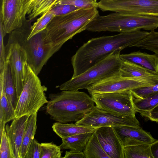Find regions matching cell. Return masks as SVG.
Listing matches in <instances>:
<instances>
[{
	"instance_id": "cell-20",
	"label": "cell",
	"mask_w": 158,
	"mask_h": 158,
	"mask_svg": "<svg viewBox=\"0 0 158 158\" xmlns=\"http://www.w3.org/2000/svg\"><path fill=\"white\" fill-rule=\"evenodd\" d=\"M93 133L80 134L61 139L62 143L60 145L61 149L83 152Z\"/></svg>"
},
{
	"instance_id": "cell-34",
	"label": "cell",
	"mask_w": 158,
	"mask_h": 158,
	"mask_svg": "<svg viewBox=\"0 0 158 158\" xmlns=\"http://www.w3.org/2000/svg\"><path fill=\"white\" fill-rule=\"evenodd\" d=\"M41 144L35 138L30 144L25 158H40Z\"/></svg>"
},
{
	"instance_id": "cell-17",
	"label": "cell",
	"mask_w": 158,
	"mask_h": 158,
	"mask_svg": "<svg viewBox=\"0 0 158 158\" xmlns=\"http://www.w3.org/2000/svg\"><path fill=\"white\" fill-rule=\"evenodd\" d=\"M120 57L122 61L139 65L158 74V56L156 54H149L139 51L120 54Z\"/></svg>"
},
{
	"instance_id": "cell-15",
	"label": "cell",
	"mask_w": 158,
	"mask_h": 158,
	"mask_svg": "<svg viewBox=\"0 0 158 158\" xmlns=\"http://www.w3.org/2000/svg\"><path fill=\"white\" fill-rule=\"evenodd\" d=\"M30 116L27 115L15 118L10 125H5V130L11 144L13 158H21V147Z\"/></svg>"
},
{
	"instance_id": "cell-9",
	"label": "cell",
	"mask_w": 158,
	"mask_h": 158,
	"mask_svg": "<svg viewBox=\"0 0 158 158\" xmlns=\"http://www.w3.org/2000/svg\"><path fill=\"white\" fill-rule=\"evenodd\" d=\"M98 7L103 11L158 16V0H100Z\"/></svg>"
},
{
	"instance_id": "cell-35",
	"label": "cell",
	"mask_w": 158,
	"mask_h": 158,
	"mask_svg": "<svg viewBox=\"0 0 158 158\" xmlns=\"http://www.w3.org/2000/svg\"><path fill=\"white\" fill-rule=\"evenodd\" d=\"M79 8L69 5H61L54 6L50 11L55 15H64L76 10Z\"/></svg>"
},
{
	"instance_id": "cell-18",
	"label": "cell",
	"mask_w": 158,
	"mask_h": 158,
	"mask_svg": "<svg viewBox=\"0 0 158 158\" xmlns=\"http://www.w3.org/2000/svg\"><path fill=\"white\" fill-rule=\"evenodd\" d=\"M0 134L5 129L6 124L15 118V111L5 91L3 72L0 74Z\"/></svg>"
},
{
	"instance_id": "cell-2",
	"label": "cell",
	"mask_w": 158,
	"mask_h": 158,
	"mask_svg": "<svg viewBox=\"0 0 158 158\" xmlns=\"http://www.w3.org/2000/svg\"><path fill=\"white\" fill-rule=\"evenodd\" d=\"M46 112L56 122L68 123L77 122L89 113L94 107L92 98L78 90H62L49 94Z\"/></svg>"
},
{
	"instance_id": "cell-30",
	"label": "cell",
	"mask_w": 158,
	"mask_h": 158,
	"mask_svg": "<svg viewBox=\"0 0 158 158\" xmlns=\"http://www.w3.org/2000/svg\"><path fill=\"white\" fill-rule=\"evenodd\" d=\"M98 0H59L55 6L69 5L79 8L87 7L98 8Z\"/></svg>"
},
{
	"instance_id": "cell-23",
	"label": "cell",
	"mask_w": 158,
	"mask_h": 158,
	"mask_svg": "<svg viewBox=\"0 0 158 158\" xmlns=\"http://www.w3.org/2000/svg\"><path fill=\"white\" fill-rule=\"evenodd\" d=\"M37 113L31 115L28 119L21 148V158H25L29 148L34 139L37 128Z\"/></svg>"
},
{
	"instance_id": "cell-7",
	"label": "cell",
	"mask_w": 158,
	"mask_h": 158,
	"mask_svg": "<svg viewBox=\"0 0 158 158\" xmlns=\"http://www.w3.org/2000/svg\"><path fill=\"white\" fill-rule=\"evenodd\" d=\"M6 60L10 65L19 99L24 85L28 64L26 52L11 32L5 46Z\"/></svg>"
},
{
	"instance_id": "cell-28",
	"label": "cell",
	"mask_w": 158,
	"mask_h": 158,
	"mask_svg": "<svg viewBox=\"0 0 158 158\" xmlns=\"http://www.w3.org/2000/svg\"><path fill=\"white\" fill-rule=\"evenodd\" d=\"M55 15L50 11L42 15L31 27V32L27 38L28 39L35 34L42 31L46 27Z\"/></svg>"
},
{
	"instance_id": "cell-32",
	"label": "cell",
	"mask_w": 158,
	"mask_h": 158,
	"mask_svg": "<svg viewBox=\"0 0 158 158\" xmlns=\"http://www.w3.org/2000/svg\"><path fill=\"white\" fill-rule=\"evenodd\" d=\"M131 91L134 98H143L158 91V83L135 88L131 90Z\"/></svg>"
},
{
	"instance_id": "cell-6",
	"label": "cell",
	"mask_w": 158,
	"mask_h": 158,
	"mask_svg": "<svg viewBox=\"0 0 158 158\" xmlns=\"http://www.w3.org/2000/svg\"><path fill=\"white\" fill-rule=\"evenodd\" d=\"M47 90V87L42 85L38 75L28 65L23 87L15 109V118L38 112L48 102L45 93Z\"/></svg>"
},
{
	"instance_id": "cell-8",
	"label": "cell",
	"mask_w": 158,
	"mask_h": 158,
	"mask_svg": "<svg viewBox=\"0 0 158 158\" xmlns=\"http://www.w3.org/2000/svg\"><path fill=\"white\" fill-rule=\"evenodd\" d=\"M91 95L99 109L122 115H135L136 112L131 90L95 93Z\"/></svg>"
},
{
	"instance_id": "cell-29",
	"label": "cell",
	"mask_w": 158,
	"mask_h": 158,
	"mask_svg": "<svg viewBox=\"0 0 158 158\" xmlns=\"http://www.w3.org/2000/svg\"><path fill=\"white\" fill-rule=\"evenodd\" d=\"M40 158H61L63 152L60 145L52 142L41 143Z\"/></svg>"
},
{
	"instance_id": "cell-26",
	"label": "cell",
	"mask_w": 158,
	"mask_h": 158,
	"mask_svg": "<svg viewBox=\"0 0 158 158\" xmlns=\"http://www.w3.org/2000/svg\"><path fill=\"white\" fill-rule=\"evenodd\" d=\"M85 158H110L103 149L94 132L83 151Z\"/></svg>"
},
{
	"instance_id": "cell-13",
	"label": "cell",
	"mask_w": 158,
	"mask_h": 158,
	"mask_svg": "<svg viewBox=\"0 0 158 158\" xmlns=\"http://www.w3.org/2000/svg\"><path fill=\"white\" fill-rule=\"evenodd\" d=\"M123 147L143 143H152L156 139L141 127L129 126L112 127Z\"/></svg>"
},
{
	"instance_id": "cell-27",
	"label": "cell",
	"mask_w": 158,
	"mask_h": 158,
	"mask_svg": "<svg viewBox=\"0 0 158 158\" xmlns=\"http://www.w3.org/2000/svg\"><path fill=\"white\" fill-rule=\"evenodd\" d=\"M133 47L149 50L158 56V32L154 30L151 31L147 36L138 42Z\"/></svg>"
},
{
	"instance_id": "cell-1",
	"label": "cell",
	"mask_w": 158,
	"mask_h": 158,
	"mask_svg": "<svg viewBox=\"0 0 158 158\" xmlns=\"http://www.w3.org/2000/svg\"><path fill=\"white\" fill-rule=\"evenodd\" d=\"M149 33L140 30L90 39L80 47L71 58L72 77L82 73L114 52H120L126 48L133 47Z\"/></svg>"
},
{
	"instance_id": "cell-31",
	"label": "cell",
	"mask_w": 158,
	"mask_h": 158,
	"mask_svg": "<svg viewBox=\"0 0 158 158\" xmlns=\"http://www.w3.org/2000/svg\"><path fill=\"white\" fill-rule=\"evenodd\" d=\"M0 158H13L10 142L5 129L0 135Z\"/></svg>"
},
{
	"instance_id": "cell-33",
	"label": "cell",
	"mask_w": 158,
	"mask_h": 158,
	"mask_svg": "<svg viewBox=\"0 0 158 158\" xmlns=\"http://www.w3.org/2000/svg\"><path fill=\"white\" fill-rule=\"evenodd\" d=\"M6 34L2 21L0 20V73L3 71L6 61L5 46L4 44V37Z\"/></svg>"
},
{
	"instance_id": "cell-36",
	"label": "cell",
	"mask_w": 158,
	"mask_h": 158,
	"mask_svg": "<svg viewBox=\"0 0 158 158\" xmlns=\"http://www.w3.org/2000/svg\"><path fill=\"white\" fill-rule=\"evenodd\" d=\"M63 158H85L83 152H79L70 150L66 151L64 156Z\"/></svg>"
},
{
	"instance_id": "cell-16",
	"label": "cell",
	"mask_w": 158,
	"mask_h": 158,
	"mask_svg": "<svg viewBox=\"0 0 158 158\" xmlns=\"http://www.w3.org/2000/svg\"><path fill=\"white\" fill-rule=\"evenodd\" d=\"M119 74L124 77L143 80L151 85L158 83V74L139 65L126 61H122Z\"/></svg>"
},
{
	"instance_id": "cell-4",
	"label": "cell",
	"mask_w": 158,
	"mask_h": 158,
	"mask_svg": "<svg viewBox=\"0 0 158 158\" xmlns=\"http://www.w3.org/2000/svg\"><path fill=\"white\" fill-rule=\"evenodd\" d=\"M35 20L26 19L21 27L11 32L25 50L28 65L38 75L48 60L61 47H53L48 41L45 29L27 39L31 32V23Z\"/></svg>"
},
{
	"instance_id": "cell-12",
	"label": "cell",
	"mask_w": 158,
	"mask_h": 158,
	"mask_svg": "<svg viewBox=\"0 0 158 158\" xmlns=\"http://www.w3.org/2000/svg\"><path fill=\"white\" fill-rule=\"evenodd\" d=\"M1 20L5 32L10 34L20 27L24 21L22 14V0H0Z\"/></svg>"
},
{
	"instance_id": "cell-39",
	"label": "cell",
	"mask_w": 158,
	"mask_h": 158,
	"mask_svg": "<svg viewBox=\"0 0 158 158\" xmlns=\"http://www.w3.org/2000/svg\"><path fill=\"white\" fill-rule=\"evenodd\" d=\"M151 150L154 158H158V140L151 144Z\"/></svg>"
},
{
	"instance_id": "cell-10",
	"label": "cell",
	"mask_w": 158,
	"mask_h": 158,
	"mask_svg": "<svg viewBox=\"0 0 158 158\" xmlns=\"http://www.w3.org/2000/svg\"><path fill=\"white\" fill-rule=\"evenodd\" d=\"M75 123L77 125L95 127L120 126H140V123L135 115H120L102 110L96 106L83 118Z\"/></svg>"
},
{
	"instance_id": "cell-19",
	"label": "cell",
	"mask_w": 158,
	"mask_h": 158,
	"mask_svg": "<svg viewBox=\"0 0 158 158\" xmlns=\"http://www.w3.org/2000/svg\"><path fill=\"white\" fill-rule=\"evenodd\" d=\"M99 127L58 122L54 123L52 126L54 132L61 139L80 134L94 132Z\"/></svg>"
},
{
	"instance_id": "cell-11",
	"label": "cell",
	"mask_w": 158,
	"mask_h": 158,
	"mask_svg": "<svg viewBox=\"0 0 158 158\" xmlns=\"http://www.w3.org/2000/svg\"><path fill=\"white\" fill-rule=\"evenodd\" d=\"M151 85L143 80L122 77L120 74L105 79L89 86L86 89L91 95L95 93L114 92L131 90Z\"/></svg>"
},
{
	"instance_id": "cell-37",
	"label": "cell",
	"mask_w": 158,
	"mask_h": 158,
	"mask_svg": "<svg viewBox=\"0 0 158 158\" xmlns=\"http://www.w3.org/2000/svg\"><path fill=\"white\" fill-rule=\"evenodd\" d=\"M34 0H22V14L23 20L26 19V16L29 7L31 3Z\"/></svg>"
},
{
	"instance_id": "cell-25",
	"label": "cell",
	"mask_w": 158,
	"mask_h": 158,
	"mask_svg": "<svg viewBox=\"0 0 158 158\" xmlns=\"http://www.w3.org/2000/svg\"><path fill=\"white\" fill-rule=\"evenodd\" d=\"M152 143H145L123 147L124 158H154Z\"/></svg>"
},
{
	"instance_id": "cell-21",
	"label": "cell",
	"mask_w": 158,
	"mask_h": 158,
	"mask_svg": "<svg viewBox=\"0 0 158 158\" xmlns=\"http://www.w3.org/2000/svg\"><path fill=\"white\" fill-rule=\"evenodd\" d=\"M3 73L4 87L6 95L15 109L18 102V98L10 66L6 60Z\"/></svg>"
},
{
	"instance_id": "cell-38",
	"label": "cell",
	"mask_w": 158,
	"mask_h": 158,
	"mask_svg": "<svg viewBox=\"0 0 158 158\" xmlns=\"http://www.w3.org/2000/svg\"><path fill=\"white\" fill-rule=\"evenodd\" d=\"M147 117L151 121L158 123V105L150 111Z\"/></svg>"
},
{
	"instance_id": "cell-24",
	"label": "cell",
	"mask_w": 158,
	"mask_h": 158,
	"mask_svg": "<svg viewBox=\"0 0 158 158\" xmlns=\"http://www.w3.org/2000/svg\"><path fill=\"white\" fill-rule=\"evenodd\" d=\"M58 0H34L30 5L27 12L28 19L35 20L38 16L48 12Z\"/></svg>"
},
{
	"instance_id": "cell-5",
	"label": "cell",
	"mask_w": 158,
	"mask_h": 158,
	"mask_svg": "<svg viewBox=\"0 0 158 158\" xmlns=\"http://www.w3.org/2000/svg\"><path fill=\"white\" fill-rule=\"evenodd\" d=\"M120 52H114L85 72L60 85V90L77 91L119 74L122 64Z\"/></svg>"
},
{
	"instance_id": "cell-3",
	"label": "cell",
	"mask_w": 158,
	"mask_h": 158,
	"mask_svg": "<svg viewBox=\"0 0 158 158\" xmlns=\"http://www.w3.org/2000/svg\"><path fill=\"white\" fill-rule=\"evenodd\" d=\"M99 14L97 8L87 7L55 16L45 29L46 37L53 47L61 48L76 35L86 30L88 24Z\"/></svg>"
},
{
	"instance_id": "cell-14",
	"label": "cell",
	"mask_w": 158,
	"mask_h": 158,
	"mask_svg": "<svg viewBox=\"0 0 158 158\" xmlns=\"http://www.w3.org/2000/svg\"><path fill=\"white\" fill-rule=\"evenodd\" d=\"M103 149L110 158H124L123 147L112 127H102L94 132Z\"/></svg>"
},
{
	"instance_id": "cell-22",
	"label": "cell",
	"mask_w": 158,
	"mask_h": 158,
	"mask_svg": "<svg viewBox=\"0 0 158 158\" xmlns=\"http://www.w3.org/2000/svg\"><path fill=\"white\" fill-rule=\"evenodd\" d=\"M133 102L136 112L147 117L150 111L158 105V91L143 98L133 97Z\"/></svg>"
}]
</instances>
